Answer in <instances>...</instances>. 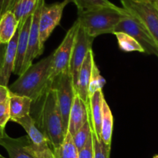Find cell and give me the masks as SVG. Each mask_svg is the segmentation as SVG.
<instances>
[{
  "instance_id": "6da1fadb",
  "label": "cell",
  "mask_w": 158,
  "mask_h": 158,
  "mask_svg": "<svg viewBox=\"0 0 158 158\" xmlns=\"http://www.w3.org/2000/svg\"><path fill=\"white\" fill-rule=\"evenodd\" d=\"M52 57L51 54L29 67L17 80L9 86L10 92L14 95L29 97L33 104H36L52 83L50 80Z\"/></svg>"
},
{
  "instance_id": "7a4b0ae2",
  "label": "cell",
  "mask_w": 158,
  "mask_h": 158,
  "mask_svg": "<svg viewBox=\"0 0 158 158\" xmlns=\"http://www.w3.org/2000/svg\"><path fill=\"white\" fill-rule=\"evenodd\" d=\"M38 102H40V106L37 114V119L35 120L39 128L49 139L52 150H54L61 145L68 133L65 130L63 118L57 104L55 89L51 85Z\"/></svg>"
},
{
  "instance_id": "3957f363",
  "label": "cell",
  "mask_w": 158,
  "mask_h": 158,
  "mask_svg": "<svg viewBox=\"0 0 158 158\" xmlns=\"http://www.w3.org/2000/svg\"><path fill=\"white\" fill-rule=\"evenodd\" d=\"M130 16L123 8H102L77 13V22L85 31L95 38L105 33H113L118 23Z\"/></svg>"
},
{
  "instance_id": "277c9868",
  "label": "cell",
  "mask_w": 158,
  "mask_h": 158,
  "mask_svg": "<svg viewBox=\"0 0 158 158\" xmlns=\"http://www.w3.org/2000/svg\"><path fill=\"white\" fill-rule=\"evenodd\" d=\"M123 8L136 18L158 45V7L153 0H120Z\"/></svg>"
},
{
  "instance_id": "5b68a950",
  "label": "cell",
  "mask_w": 158,
  "mask_h": 158,
  "mask_svg": "<svg viewBox=\"0 0 158 158\" xmlns=\"http://www.w3.org/2000/svg\"><path fill=\"white\" fill-rule=\"evenodd\" d=\"M57 94V104L63 118L65 130L68 132L69 114L75 96L74 85L69 70L62 72L54 79L51 83Z\"/></svg>"
},
{
  "instance_id": "8992f818",
  "label": "cell",
  "mask_w": 158,
  "mask_h": 158,
  "mask_svg": "<svg viewBox=\"0 0 158 158\" xmlns=\"http://www.w3.org/2000/svg\"><path fill=\"white\" fill-rule=\"evenodd\" d=\"M70 2H71V0H64L51 5L46 3L44 5L39 20L40 49L42 53L44 52L45 43L54 29L60 24L64 10Z\"/></svg>"
},
{
  "instance_id": "52a82bcc",
  "label": "cell",
  "mask_w": 158,
  "mask_h": 158,
  "mask_svg": "<svg viewBox=\"0 0 158 158\" xmlns=\"http://www.w3.org/2000/svg\"><path fill=\"white\" fill-rule=\"evenodd\" d=\"M78 27L79 23L77 20H76L72 27L67 32L60 46L54 51V53H53L50 76V80L51 82L59 74L69 70L71 52Z\"/></svg>"
},
{
  "instance_id": "ba28073f",
  "label": "cell",
  "mask_w": 158,
  "mask_h": 158,
  "mask_svg": "<svg viewBox=\"0 0 158 158\" xmlns=\"http://www.w3.org/2000/svg\"><path fill=\"white\" fill-rule=\"evenodd\" d=\"M114 32L126 33L134 38L143 48L144 53L153 54L158 57V45L145 27L133 16H128L116 26Z\"/></svg>"
},
{
  "instance_id": "9c48e42d",
  "label": "cell",
  "mask_w": 158,
  "mask_h": 158,
  "mask_svg": "<svg viewBox=\"0 0 158 158\" xmlns=\"http://www.w3.org/2000/svg\"><path fill=\"white\" fill-rule=\"evenodd\" d=\"M94 39L95 38L89 36L84 29L79 26L74 40L69 65V71L72 77L74 88H75L79 71L87 55V53L92 50Z\"/></svg>"
},
{
  "instance_id": "30bf717a",
  "label": "cell",
  "mask_w": 158,
  "mask_h": 158,
  "mask_svg": "<svg viewBox=\"0 0 158 158\" xmlns=\"http://www.w3.org/2000/svg\"><path fill=\"white\" fill-rule=\"evenodd\" d=\"M44 4L45 0H39L36 9L32 14L31 26H30V33H29L28 48H27V54H26L25 60H24L23 66L22 74L29 67L33 64V61L34 60V59L43 54L40 49L39 20L40 12H41Z\"/></svg>"
},
{
  "instance_id": "8fae6325",
  "label": "cell",
  "mask_w": 158,
  "mask_h": 158,
  "mask_svg": "<svg viewBox=\"0 0 158 158\" xmlns=\"http://www.w3.org/2000/svg\"><path fill=\"white\" fill-rule=\"evenodd\" d=\"M0 145L6 149L9 158H38L36 149L27 135L13 138L5 133L0 139Z\"/></svg>"
},
{
  "instance_id": "7c38bea8",
  "label": "cell",
  "mask_w": 158,
  "mask_h": 158,
  "mask_svg": "<svg viewBox=\"0 0 158 158\" xmlns=\"http://www.w3.org/2000/svg\"><path fill=\"white\" fill-rule=\"evenodd\" d=\"M27 132V136L33 143L36 152H42L52 149L49 139L38 127L36 120L30 115L15 121Z\"/></svg>"
},
{
  "instance_id": "4fadbf2b",
  "label": "cell",
  "mask_w": 158,
  "mask_h": 158,
  "mask_svg": "<svg viewBox=\"0 0 158 158\" xmlns=\"http://www.w3.org/2000/svg\"><path fill=\"white\" fill-rule=\"evenodd\" d=\"M95 63L93 51L92 49L87 53V55L80 68L78 76H77V81L74 88L75 94H77L86 105L89 103V82H90L91 76H92V68Z\"/></svg>"
},
{
  "instance_id": "5bb4252c",
  "label": "cell",
  "mask_w": 158,
  "mask_h": 158,
  "mask_svg": "<svg viewBox=\"0 0 158 158\" xmlns=\"http://www.w3.org/2000/svg\"><path fill=\"white\" fill-rule=\"evenodd\" d=\"M104 98L102 89H100L89 98V103L87 104L88 120L90 123L91 130L99 139H101L102 102Z\"/></svg>"
},
{
  "instance_id": "9a60e30c",
  "label": "cell",
  "mask_w": 158,
  "mask_h": 158,
  "mask_svg": "<svg viewBox=\"0 0 158 158\" xmlns=\"http://www.w3.org/2000/svg\"><path fill=\"white\" fill-rule=\"evenodd\" d=\"M19 33V28H18L14 36L7 44L2 65L0 67V85H1L8 87L10 77L14 71Z\"/></svg>"
},
{
  "instance_id": "2e32d148",
  "label": "cell",
  "mask_w": 158,
  "mask_h": 158,
  "mask_svg": "<svg viewBox=\"0 0 158 158\" xmlns=\"http://www.w3.org/2000/svg\"><path fill=\"white\" fill-rule=\"evenodd\" d=\"M31 21L32 15H30L21 25H19V37H18L16 62H15V68L13 71L15 74H17L19 76L22 74L23 66L27 48H28L29 33H30Z\"/></svg>"
},
{
  "instance_id": "e0dca14e",
  "label": "cell",
  "mask_w": 158,
  "mask_h": 158,
  "mask_svg": "<svg viewBox=\"0 0 158 158\" xmlns=\"http://www.w3.org/2000/svg\"><path fill=\"white\" fill-rule=\"evenodd\" d=\"M88 121L87 105L75 94L68 119V132L74 136L76 132Z\"/></svg>"
},
{
  "instance_id": "ac0fdd59",
  "label": "cell",
  "mask_w": 158,
  "mask_h": 158,
  "mask_svg": "<svg viewBox=\"0 0 158 158\" xmlns=\"http://www.w3.org/2000/svg\"><path fill=\"white\" fill-rule=\"evenodd\" d=\"M10 120L15 122L19 118L30 115L33 101L27 96L10 93Z\"/></svg>"
},
{
  "instance_id": "d6986e66",
  "label": "cell",
  "mask_w": 158,
  "mask_h": 158,
  "mask_svg": "<svg viewBox=\"0 0 158 158\" xmlns=\"http://www.w3.org/2000/svg\"><path fill=\"white\" fill-rule=\"evenodd\" d=\"M19 25L13 12H6L0 18V44H8L17 31Z\"/></svg>"
},
{
  "instance_id": "ffe728a7",
  "label": "cell",
  "mask_w": 158,
  "mask_h": 158,
  "mask_svg": "<svg viewBox=\"0 0 158 158\" xmlns=\"http://www.w3.org/2000/svg\"><path fill=\"white\" fill-rule=\"evenodd\" d=\"M112 130H113V115L106 99L102 102V115L101 139L108 145L112 143Z\"/></svg>"
},
{
  "instance_id": "44dd1931",
  "label": "cell",
  "mask_w": 158,
  "mask_h": 158,
  "mask_svg": "<svg viewBox=\"0 0 158 158\" xmlns=\"http://www.w3.org/2000/svg\"><path fill=\"white\" fill-rule=\"evenodd\" d=\"M55 158H78V150L71 133L68 132L60 147L53 150Z\"/></svg>"
},
{
  "instance_id": "7402d4cb",
  "label": "cell",
  "mask_w": 158,
  "mask_h": 158,
  "mask_svg": "<svg viewBox=\"0 0 158 158\" xmlns=\"http://www.w3.org/2000/svg\"><path fill=\"white\" fill-rule=\"evenodd\" d=\"M39 0H17L12 11L14 13L19 25L27 19L29 16L33 14Z\"/></svg>"
},
{
  "instance_id": "603a6c76",
  "label": "cell",
  "mask_w": 158,
  "mask_h": 158,
  "mask_svg": "<svg viewBox=\"0 0 158 158\" xmlns=\"http://www.w3.org/2000/svg\"><path fill=\"white\" fill-rule=\"evenodd\" d=\"M77 9V13L102 8H115L117 6L109 0H71Z\"/></svg>"
},
{
  "instance_id": "cb8c5ba5",
  "label": "cell",
  "mask_w": 158,
  "mask_h": 158,
  "mask_svg": "<svg viewBox=\"0 0 158 158\" xmlns=\"http://www.w3.org/2000/svg\"><path fill=\"white\" fill-rule=\"evenodd\" d=\"M113 34L116 37L118 48L120 50L126 52L138 51L144 53V50L142 46L129 34L123 32H114Z\"/></svg>"
},
{
  "instance_id": "d4e9b609",
  "label": "cell",
  "mask_w": 158,
  "mask_h": 158,
  "mask_svg": "<svg viewBox=\"0 0 158 158\" xmlns=\"http://www.w3.org/2000/svg\"><path fill=\"white\" fill-rule=\"evenodd\" d=\"M92 139L93 143V158L110 157L111 145L105 143L93 132H92Z\"/></svg>"
},
{
  "instance_id": "484cf974",
  "label": "cell",
  "mask_w": 158,
  "mask_h": 158,
  "mask_svg": "<svg viewBox=\"0 0 158 158\" xmlns=\"http://www.w3.org/2000/svg\"><path fill=\"white\" fill-rule=\"evenodd\" d=\"M91 135H92V130H91L90 123L88 120L81 128L76 132L75 134L72 136L73 140H74V144H75L78 151L85 145L87 141L90 138Z\"/></svg>"
},
{
  "instance_id": "4316f807",
  "label": "cell",
  "mask_w": 158,
  "mask_h": 158,
  "mask_svg": "<svg viewBox=\"0 0 158 158\" xmlns=\"http://www.w3.org/2000/svg\"><path fill=\"white\" fill-rule=\"evenodd\" d=\"M106 85V80L100 74L99 69L97 67L96 64H94L92 68V76H91L90 82L89 87V96L90 98L96 91L102 89Z\"/></svg>"
},
{
  "instance_id": "83f0119b",
  "label": "cell",
  "mask_w": 158,
  "mask_h": 158,
  "mask_svg": "<svg viewBox=\"0 0 158 158\" xmlns=\"http://www.w3.org/2000/svg\"><path fill=\"white\" fill-rule=\"evenodd\" d=\"M9 120H10V99L8 98L0 104V127L5 128Z\"/></svg>"
},
{
  "instance_id": "f1b7e54d",
  "label": "cell",
  "mask_w": 158,
  "mask_h": 158,
  "mask_svg": "<svg viewBox=\"0 0 158 158\" xmlns=\"http://www.w3.org/2000/svg\"><path fill=\"white\" fill-rule=\"evenodd\" d=\"M78 158H93V143L92 135L83 148L78 151Z\"/></svg>"
},
{
  "instance_id": "f546056e",
  "label": "cell",
  "mask_w": 158,
  "mask_h": 158,
  "mask_svg": "<svg viewBox=\"0 0 158 158\" xmlns=\"http://www.w3.org/2000/svg\"><path fill=\"white\" fill-rule=\"evenodd\" d=\"M17 0H5V2H4V5L2 6V10L0 12V18L7 11H12L13 9V7L16 5Z\"/></svg>"
},
{
  "instance_id": "4dcf8cb0",
  "label": "cell",
  "mask_w": 158,
  "mask_h": 158,
  "mask_svg": "<svg viewBox=\"0 0 158 158\" xmlns=\"http://www.w3.org/2000/svg\"><path fill=\"white\" fill-rule=\"evenodd\" d=\"M10 90L6 86H3L0 85V104L8 99L10 97Z\"/></svg>"
},
{
  "instance_id": "1f68e13d",
  "label": "cell",
  "mask_w": 158,
  "mask_h": 158,
  "mask_svg": "<svg viewBox=\"0 0 158 158\" xmlns=\"http://www.w3.org/2000/svg\"><path fill=\"white\" fill-rule=\"evenodd\" d=\"M37 156L38 158H55L52 149H49V150H44V151L42 152H38Z\"/></svg>"
},
{
  "instance_id": "d6a6232c",
  "label": "cell",
  "mask_w": 158,
  "mask_h": 158,
  "mask_svg": "<svg viewBox=\"0 0 158 158\" xmlns=\"http://www.w3.org/2000/svg\"><path fill=\"white\" fill-rule=\"evenodd\" d=\"M7 44H0V67L2 65V60H3L4 54H5L6 50Z\"/></svg>"
},
{
  "instance_id": "836d02e7",
  "label": "cell",
  "mask_w": 158,
  "mask_h": 158,
  "mask_svg": "<svg viewBox=\"0 0 158 158\" xmlns=\"http://www.w3.org/2000/svg\"><path fill=\"white\" fill-rule=\"evenodd\" d=\"M5 133V128H1V127H0V139L4 136Z\"/></svg>"
},
{
  "instance_id": "e575fe53",
  "label": "cell",
  "mask_w": 158,
  "mask_h": 158,
  "mask_svg": "<svg viewBox=\"0 0 158 158\" xmlns=\"http://www.w3.org/2000/svg\"><path fill=\"white\" fill-rule=\"evenodd\" d=\"M4 2H5V0H0V12L2 10V6L4 5Z\"/></svg>"
},
{
  "instance_id": "d590c367",
  "label": "cell",
  "mask_w": 158,
  "mask_h": 158,
  "mask_svg": "<svg viewBox=\"0 0 158 158\" xmlns=\"http://www.w3.org/2000/svg\"><path fill=\"white\" fill-rule=\"evenodd\" d=\"M153 2H154L155 3H156V5L158 6V0H153Z\"/></svg>"
},
{
  "instance_id": "8d00e7d4",
  "label": "cell",
  "mask_w": 158,
  "mask_h": 158,
  "mask_svg": "<svg viewBox=\"0 0 158 158\" xmlns=\"http://www.w3.org/2000/svg\"><path fill=\"white\" fill-rule=\"evenodd\" d=\"M153 158H158V155H154Z\"/></svg>"
},
{
  "instance_id": "74e56055",
  "label": "cell",
  "mask_w": 158,
  "mask_h": 158,
  "mask_svg": "<svg viewBox=\"0 0 158 158\" xmlns=\"http://www.w3.org/2000/svg\"><path fill=\"white\" fill-rule=\"evenodd\" d=\"M0 158H6V157H5V156H3L2 155L0 154Z\"/></svg>"
},
{
  "instance_id": "f35d334b",
  "label": "cell",
  "mask_w": 158,
  "mask_h": 158,
  "mask_svg": "<svg viewBox=\"0 0 158 158\" xmlns=\"http://www.w3.org/2000/svg\"><path fill=\"white\" fill-rule=\"evenodd\" d=\"M157 7H158V6H157Z\"/></svg>"
}]
</instances>
